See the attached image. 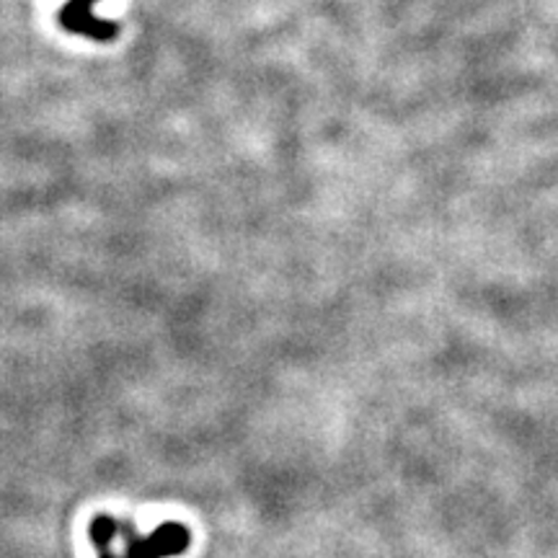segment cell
I'll use <instances>...</instances> for the list:
<instances>
[{
	"label": "cell",
	"instance_id": "6da1fadb",
	"mask_svg": "<svg viewBox=\"0 0 558 558\" xmlns=\"http://www.w3.org/2000/svg\"><path fill=\"white\" fill-rule=\"evenodd\" d=\"M99 3L101 0H70L65 9L60 11V24L68 32L78 34V37L109 41L117 34V26L109 19H101L96 13V5Z\"/></svg>",
	"mask_w": 558,
	"mask_h": 558
}]
</instances>
